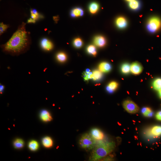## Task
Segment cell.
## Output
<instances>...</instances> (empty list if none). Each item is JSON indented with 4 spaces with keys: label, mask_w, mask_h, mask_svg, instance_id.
Here are the masks:
<instances>
[{
    "label": "cell",
    "mask_w": 161,
    "mask_h": 161,
    "mask_svg": "<svg viewBox=\"0 0 161 161\" xmlns=\"http://www.w3.org/2000/svg\"><path fill=\"white\" fill-rule=\"evenodd\" d=\"M31 16L32 19L35 20L37 19L38 16L33 13H31Z\"/></svg>",
    "instance_id": "1f68e13d"
},
{
    "label": "cell",
    "mask_w": 161,
    "mask_h": 161,
    "mask_svg": "<svg viewBox=\"0 0 161 161\" xmlns=\"http://www.w3.org/2000/svg\"><path fill=\"white\" fill-rule=\"evenodd\" d=\"M161 27V20L157 16L150 18L147 25V28L148 31L151 33L157 32Z\"/></svg>",
    "instance_id": "277c9868"
},
{
    "label": "cell",
    "mask_w": 161,
    "mask_h": 161,
    "mask_svg": "<svg viewBox=\"0 0 161 161\" xmlns=\"http://www.w3.org/2000/svg\"><path fill=\"white\" fill-rule=\"evenodd\" d=\"M130 66L131 65L127 63H125L123 64L121 67L122 73L126 74L129 73L131 71Z\"/></svg>",
    "instance_id": "ac0fdd59"
},
{
    "label": "cell",
    "mask_w": 161,
    "mask_h": 161,
    "mask_svg": "<svg viewBox=\"0 0 161 161\" xmlns=\"http://www.w3.org/2000/svg\"><path fill=\"white\" fill-rule=\"evenodd\" d=\"M42 120L44 122L51 121L52 118L50 113L47 111L44 110L42 111L40 115Z\"/></svg>",
    "instance_id": "5bb4252c"
},
{
    "label": "cell",
    "mask_w": 161,
    "mask_h": 161,
    "mask_svg": "<svg viewBox=\"0 0 161 161\" xmlns=\"http://www.w3.org/2000/svg\"><path fill=\"white\" fill-rule=\"evenodd\" d=\"M143 70L141 65L138 62L133 63L130 66L131 72L135 75H138L141 74Z\"/></svg>",
    "instance_id": "8992f818"
},
{
    "label": "cell",
    "mask_w": 161,
    "mask_h": 161,
    "mask_svg": "<svg viewBox=\"0 0 161 161\" xmlns=\"http://www.w3.org/2000/svg\"><path fill=\"white\" fill-rule=\"evenodd\" d=\"M57 59L61 62H65L67 59V55L64 52H61L58 53L56 56Z\"/></svg>",
    "instance_id": "7402d4cb"
},
{
    "label": "cell",
    "mask_w": 161,
    "mask_h": 161,
    "mask_svg": "<svg viewBox=\"0 0 161 161\" xmlns=\"http://www.w3.org/2000/svg\"><path fill=\"white\" fill-rule=\"evenodd\" d=\"M129 7L133 11H138L139 10L141 6V3L139 0H132L129 2Z\"/></svg>",
    "instance_id": "8fae6325"
},
{
    "label": "cell",
    "mask_w": 161,
    "mask_h": 161,
    "mask_svg": "<svg viewBox=\"0 0 161 161\" xmlns=\"http://www.w3.org/2000/svg\"><path fill=\"white\" fill-rule=\"evenodd\" d=\"M40 45L42 48L46 51H50L53 47L52 43L50 40L46 38H43L41 40Z\"/></svg>",
    "instance_id": "ba28073f"
},
{
    "label": "cell",
    "mask_w": 161,
    "mask_h": 161,
    "mask_svg": "<svg viewBox=\"0 0 161 161\" xmlns=\"http://www.w3.org/2000/svg\"><path fill=\"white\" fill-rule=\"evenodd\" d=\"M31 13H33L38 16H39V14L38 11L35 10H32L31 11Z\"/></svg>",
    "instance_id": "4dcf8cb0"
},
{
    "label": "cell",
    "mask_w": 161,
    "mask_h": 161,
    "mask_svg": "<svg viewBox=\"0 0 161 161\" xmlns=\"http://www.w3.org/2000/svg\"><path fill=\"white\" fill-rule=\"evenodd\" d=\"M93 42L96 46L99 47H104L106 44V39L102 35H98L93 40Z\"/></svg>",
    "instance_id": "9c48e42d"
},
{
    "label": "cell",
    "mask_w": 161,
    "mask_h": 161,
    "mask_svg": "<svg viewBox=\"0 0 161 161\" xmlns=\"http://www.w3.org/2000/svg\"><path fill=\"white\" fill-rule=\"evenodd\" d=\"M70 16L73 18L83 16L84 14L83 9L80 7H76L72 9L70 12Z\"/></svg>",
    "instance_id": "7c38bea8"
},
{
    "label": "cell",
    "mask_w": 161,
    "mask_h": 161,
    "mask_svg": "<svg viewBox=\"0 0 161 161\" xmlns=\"http://www.w3.org/2000/svg\"><path fill=\"white\" fill-rule=\"evenodd\" d=\"M123 105L125 110L130 113H136L139 110L138 106L135 103L130 100L125 101L123 103Z\"/></svg>",
    "instance_id": "5b68a950"
},
{
    "label": "cell",
    "mask_w": 161,
    "mask_h": 161,
    "mask_svg": "<svg viewBox=\"0 0 161 161\" xmlns=\"http://www.w3.org/2000/svg\"><path fill=\"white\" fill-rule=\"evenodd\" d=\"M96 140L90 134L85 133L80 137L79 140L80 147L86 150L93 149L96 145Z\"/></svg>",
    "instance_id": "3957f363"
},
{
    "label": "cell",
    "mask_w": 161,
    "mask_h": 161,
    "mask_svg": "<svg viewBox=\"0 0 161 161\" xmlns=\"http://www.w3.org/2000/svg\"><path fill=\"white\" fill-rule=\"evenodd\" d=\"M125 1H127L128 2H129L132 1V0H125Z\"/></svg>",
    "instance_id": "d590c367"
},
{
    "label": "cell",
    "mask_w": 161,
    "mask_h": 161,
    "mask_svg": "<svg viewBox=\"0 0 161 161\" xmlns=\"http://www.w3.org/2000/svg\"><path fill=\"white\" fill-rule=\"evenodd\" d=\"M8 26L3 23L0 24V34L1 35L8 28Z\"/></svg>",
    "instance_id": "f1b7e54d"
},
{
    "label": "cell",
    "mask_w": 161,
    "mask_h": 161,
    "mask_svg": "<svg viewBox=\"0 0 161 161\" xmlns=\"http://www.w3.org/2000/svg\"><path fill=\"white\" fill-rule=\"evenodd\" d=\"M143 115L146 117H151L153 115V112L149 107H144L141 111Z\"/></svg>",
    "instance_id": "603a6c76"
},
{
    "label": "cell",
    "mask_w": 161,
    "mask_h": 161,
    "mask_svg": "<svg viewBox=\"0 0 161 161\" xmlns=\"http://www.w3.org/2000/svg\"><path fill=\"white\" fill-rule=\"evenodd\" d=\"M25 24L23 23L11 38L2 48L4 52L13 55H19L27 50L30 41L25 29Z\"/></svg>",
    "instance_id": "6da1fadb"
},
{
    "label": "cell",
    "mask_w": 161,
    "mask_h": 161,
    "mask_svg": "<svg viewBox=\"0 0 161 161\" xmlns=\"http://www.w3.org/2000/svg\"><path fill=\"white\" fill-rule=\"evenodd\" d=\"M115 23L118 27L121 29L126 28L128 25L127 20L122 16L118 17L115 21Z\"/></svg>",
    "instance_id": "30bf717a"
},
{
    "label": "cell",
    "mask_w": 161,
    "mask_h": 161,
    "mask_svg": "<svg viewBox=\"0 0 161 161\" xmlns=\"http://www.w3.org/2000/svg\"><path fill=\"white\" fill-rule=\"evenodd\" d=\"M90 134L96 141H101L104 138L103 133L100 129L97 128L92 129L91 131Z\"/></svg>",
    "instance_id": "52a82bcc"
},
{
    "label": "cell",
    "mask_w": 161,
    "mask_h": 161,
    "mask_svg": "<svg viewBox=\"0 0 161 161\" xmlns=\"http://www.w3.org/2000/svg\"><path fill=\"white\" fill-rule=\"evenodd\" d=\"M84 79L85 80H88L92 78V73L90 72L89 71H87L86 72L83 74Z\"/></svg>",
    "instance_id": "83f0119b"
},
{
    "label": "cell",
    "mask_w": 161,
    "mask_h": 161,
    "mask_svg": "<svg viewBox=\"0 0 161 161\" xmlns=\"http://www.w3.org/2000/svg\"><path fill=\"white\" fill-rule=\"evenodd\" d=\"M73 44L74 46L77 48H80L82 47L83 45L82 40L80 38L75 39L74 41Z\"/></svg>",
    "instance_id": "4316f807"
},
{
    "label": "cell",
    "mask_w": 161,
    "mask_h": 161,
    "mask_svg": "<svg viewBox=\"0 0 161 161\" xmlns=\"http://www.w3.org/2000/svg\"><path fill=\"white\" fill-rule=\"evenodd\" d=\"M158 93L160 97L161 98V89L158 91Z\"/></svg>",
    "instance_id": "e575fe53"
},
{
    "label": "cell",
    "mask_w": 161,
    "mask_h": 161,
    "mask_svg": "<svg viewBox=\"0 0 161 161\" xmlns=\"http://www.w3.org/2000/svg\"><path fill=\"white\" fill-rule=\"evenodd\" d=\"M102 72L100 70H95L92 73V79L94 80H99L102 77Z\"/></svg>",
    "instance_id": "d6986e66"
},
{
    "label": "cell",
    "mask_w": 161,
    "mask_h": 161,
    "mask_svg": "<svg viewBox=\"0 0 161 161\" xmlns=\"http://www.w3.org/2000/svg\"><path fill=\"white\" fill-rule=\"evenodd\" d=\"M99 70L102 73H108L111 70L112 67L108 63L104 62L101 63L98 66Z\"/></svg>",
    "instance_id": "4fadbf2b"
},
{
    "label": "cell",
    "mask_w": 161,
    "mask_h": 161,
    "mask_svg": "<svg viewBox=\"0 0 161 161\" xmlns=\"http://www.w3.org/2000/svg\"><path fill=\"white\" fill-rule=\"evenodd\" d=\"M39 145L37 141H32L29 143V147L30 149L33 151L37 150L39 148Z\"/></svg>",
    "instance_id": "cb8c5ba5"
},
{
    "label": "cell",
    "mask_w": 161,
    "mask_h": 161,
    "mask_svg": "<svg viewBox=\"0 0 161 161\" xmlns=\"http://www.w3.org/2000/svg\"><path fill=\"white\" fill-rule=\"evenodd\" d=\"M115 147L114 142H101L93 149L89 160L93 161L99 160L111 153Z\"/></svg>",
    "instance_id": "7a4b0ae2"
},
{
    "label": "cell",
    "mask_w": 161,
    "mask_h": 161,
    "mask_svg": "<svg viewBox=\"0 0 161 161\" xmlns=\"http://www.w3.org/2000/svg\"><path fill=\"white\" fill-rule=\"evenodd\" d=\"M119 86L118 84L115 82L113 81L110 83L107 87V90L110 92H112L116 90Z\"/></svg>",
    "instance_id": "44dd1931"
},
{
    "label": "cell",
    "mask_w": 161,
    "mask_h": 161,
    "mask_svg": "<svg viewBox=\"0 0 161 161\" xmlns=\"http://www.w3.org/2000/svg\"><path fill=\"white\" fill-rule=\"evenodd\" d=\"M24 143V141L22 139H17L14 141V145L16 148L21 149L23 147Z\"/></svg>",
    "instance_id": "d4e9b609"
},
{
    "label": "cell",
    "mask_w": 161,
    "mask_h": 161,
    "mask_svg": "<svg viewBox=\"0 0 161 161\" xmlns=\"http://www.w3.org/2000/svg\"><path fill=\"white\" fill-rule=\"evenodd\" d=\"M87 51L89 54L96 56L97 54V51L96 47L92 45H91L88 46Z\"/></svg>",
    "instance_id": "484cf974"
},
{
    "label": "cell",
    "mask_w": 161,
    "mask_h": 161,
    "mask_svg": "<svg viewBox=\"0 0 161 161\" xmlns=\"http://www.w3.org/2000/svg\"><path fill=\"white\" fill-rule=\"evenodd\" d=\"M156 118L157 120L161 121V111L158 112L157 113Z\"/></svg>",
    "instance_id": "f546056e"
},
{
    "label": "cell",
    "mask_w": 161,
    "mask_h": 161,
    "mask_svg": "<svg viewBox=\"0 0 161 161\" xmlns=\"http://www.w3.org/2000/svg\"><path fill=\"white\" fill-rule=\"evenodd\" d=\"M42 143L44 146L46 148H50L53 145V140L50 137H49L44 138L42 140Z\"/></svg>",
    "instance_id": "e0dca14e"
},
{
    "label": "cell",
    "mask_w": 161,
    "mask_h": 161,
    "mask_svg": "<svg viewBox=\"0 0 161 161\" xmlns=\"http://www.w3.org/2000/svg\"><path fill=\"white\" fill-rule=\"evenodd\" d=\"M4 88V86L3 85H1L0 86V92L1 93H2L3 92Z\"/></svg>",
    "instance_id": "d6a6232c"
},
{
    "label": "cell",
    "mask_w": 161,
    "mask_h": 161,
    "mask_svg": "<svg viewBox=\"0 0 161 161\" xmlns=\"http://www.w3.org/2000/svg\"><path fill=\"white\" fill-rule=\"evenodd\" d=\"M99 5L96 2L91 3L89 4L88 7L89 12L92 14L96 13L99 10Z\"/></svg>",
    "instance_id": "2e32d148"
},
{
    "label": "cell",
    "mask_w": 161,
    "mask_h": 161,
    "mask_svg": "<svg viewBox=\"0 0 161 161\" xmlns=\"http://www.w3.org/2000/svg\"><path fill=\"white\" fill-rule=\"evenodd\" d=\"M151 135L155 138L161 135V126H156L152 128L150 130Z\"/></svg>",
    "instance_id": "9a60e30c"
},
{
    "label": "cell",
    "mask_w": 161,
    "mask_h": 161,
    "mask_svg": "<svg viewBox=\"0 0 161 161\" xmlns=\"http://www.w3.org/2000/svg\"><path fill=\"white\" fill-rule=\"evenodd\" d=\"M35 20L32 19V18H30L28 20V23H35Z\"/></svg>",
    "instance_id": "836d02e7"
},
{
    "label": "cell",
    "mask_w": 161,
    "mask_h": 161,
    "mask_svg": "<svg viewBox=\"0 0 161 161\" xmlns=\"http://www.w3.org/2000/svg\"><path fill=\"white\" fill-rule=\"evenodd\" d=\"M153 87L155 90L158 91L161 89V78L156 79L153 83Z\"/></svg>",
    "instance_id": "ffe728a7"
}]
</instances>
